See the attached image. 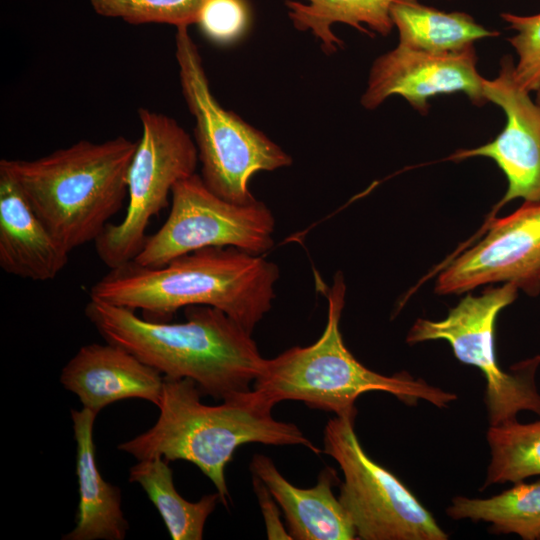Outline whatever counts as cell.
<instances>
[{
  "mask_svg": "<svg viewBox=\"0 0 540 540\" xmlns=\"http://www.w3.org/2000/svg\"><path fill=\"white\" fill-rule=\"evenodd\" d=\"M129 482L142 487L173 540L203 538L206 520L220 500L218 492L197 502L185 500L176 490L173 471L163 457L138 460L129 470Z\"/></svg>",
  "mask_w": 540,
  "mask_h": 540,
  "instance_id": "ffe728a7",
  "label": "cell"
},
{
  "mask_svg": "<svg viewBox=\"0 0 540 540\" xmlns=\"http://www.w3.org/2000/svg\"><path fill=\"white\" fill-rule=\"evenodd\" d=\"M476 65L473 44L447 53L398 44L373 62L361 104L372 110L389 96L400 95L414 109L426 114L431 97L461 92L481 106L487 102L483 90L485 78L478 73Z\"/></svg>",
  "mask_w": 540,
  "mask_h": 540,
  "instance_id": "4fadbf2b",
  "label": "cell"
},
{
  "mask_svg": "<svg viewBox=\"0 0 540 540\" xmlns=\"http://www.w3.org/2000/svg\"><path fill=\"white\" fill-rule=\"evenodd\" d=\"M356 416L330 419L323 452L339 465L338 499L360 540H446L433 515L391 471L365 452L354 430Z\"/></svg>",
  "mask_w": 540,
  "mask_h": 540,
  "instance_id": "ba28073f",
  "label": "cell"
},
{
  "mask_svg": "<svg viewBox=\"0 0 540 540\" xmlns=\"http://www.w3.org/2000/svg\"><path fill=\"white\" fill-rule=\"evenodd\" d=\"M175 57L182 96L194 118V137L201 162V178L219 197L235 203L255 200L251 177L292 164V157L262 131L213 95L198 46L188 27L176 29Z\"/></svg>",
  "mask_w": 540,
  "mask_h": 540,
  "instance_id": "8992f818",
  "label": "cell"
},
{
  "mask_svg": "<svg viewBox=\"0 0 540 540\" xmlns=\"http://www.w3.org/2000/svg\"><path fill=\"white\" fill-rule=\"evenodd\" d=\"M252 483L265 521L267 538L292 540V537L280 520L275 499L266 485L254 475Z\"/></svg>",
  "mask_w": 540,
  "mask_h": 540,
  "instance_id": "484cf974",
  "label": "cell"
},
{
  "mask_svg": "<svg viewBox=\"0 0 540 540\" xmlns=\"http://www.w3.org/2000/svg\"><path fill=\"white\" fill-rule=\"evenodd\" d=\"M536 102L540 105V88L536 91Z\"/></svg>",
  "mask_w": 540,
  "mask_h": 540,
  "instance_id": "4316f807",
  "label": "cell"
},
{
  "mask_svg": "<svg viewBox=\"0 0 540 540\" xmlns=\"http://www.w3.org/2000/svg\"><path fill=\"white\" fill-rule=\"evenodd\" d=\"M286 0L287 15L295 29L310 31L320 41L326 54L343 47V41L332 31L336 23L347 24L363 33L388 36L394 24L390 8L395 0Z\"/></svg>",
  "mask_w": 540,
  "mask_h": 540,
  "instance_id": "d6986e66",
  "label": "cell"
},
{
  "mask_svg": "<svg viewBox=\"0 0 540 540\" xmlns=\"http://www.w3.org/2000/svg\"><path fill=\"white\" fill-rule=\"evenodd\" d=\"M479 240L450 255L435 283L439 295L461 294L482 285L510 283L530 296L540 293V202L486 222Z\"/></svg>",
  "mask_w": 540,
  "mask_h": 540,
  "instance_id": "8fae6325",
  "label": "cell"
},
{
  "mask_svg": "<svg viewBox=\"0 0 540 540\" xmlns=\"http://www.w3.org/2000/svg\"><path fill=\"white\" fill-rule=\"evenodd\" d=\"M345 283L337 273L327 292L328 319L320 338L313 344L292 347L266 359L253 389L265 393L276 404L284 400L304 402L308 407L356 416L355 401L367 392L392 394L407 405L425 400L447 408L457 395L415 378L406 371L382 375L361 364L345 346L340 332Z\"/></svg>",
  "mask_w": 540,
  "mask_h": 540,
  "instance_id": "5b68a950",
  "label": "cell"
},
{
  "mask_svg": "<svg viewBox=\"0 0 540 540\" xmlns=\"http://www.w3.org/2000/svg\"><path fill=\"white\" fill-rule=\"evenodd\" d=\"M390 15L399 33L398 44L432 53L461 50L476 40L499 35L465 12H444L418 0H395Z\"/></svg>",
  "mask_w": 540,
  "mask_h": 540,
  "instance_id": "ac0fdd59",
  "label": "cell"
},
{
  "mask_svg": "<svg viewBox=\"0 0 540 540\" xmlns=\"http://www.w3.org/2000/svg\"><path fill=\"white\" fill-rule=\"evenodd\" d=\"M85 316L102 338L135 355L164 377L193 380L217 400L250 390L265 358L252 333L220 309L185 308L186 321H153L134 310L90 299Z\"/></svg>",
  "mask_w": 540,
  "mask_h": 540,
  "instance_id": "7a4b0ae2",
  "label": "cell"
},
{
  "mask_svg": "<svg viewBox=\"0 0 540 540\" xmlns=\"http://www.w3.org/2000/svg\"><path fill=\"white\" fill-rule=\"evenodd\" d=\"M250 469L283 510L292 539H357L348 514L332 491V486L339 480L334 469H323L318 475V482L311 488L291 484L273 461L263 454L252 457Z\"/></svg>",
  "mask_w": 540,
  "mask_h": 540,
  "instance_id": "2e32d148",
  "label": "cell"
},
{
  "mask_svg": "<svg viewBox=\"0 0 540 540\" xmlns=\"http://www.w3.org/2000/svg\"><path fill=\"white\" fill-rule=\"evenodd\" d=\"M486 437L491 459L481 490L540 475V417L530 423L489 426Z\"/></svg>",
  "mask_w": 540,
  "mask_h": 540,
  "instance_id": "7402d4cb",
  "label": "cell"
},
{
  "mask_svg": "<svg viewBox=\"0 0 540 540\" xmlns=\"http://www.w3.org/2000/svg\"><path fill=\"white\" fill-rule=\"evenodd\" d=\"M137 141L80 140L34 160L2 159L34 212L71 253L96 239L127 197Z\"/></svg>",
  "mask_w": 540,
  "mask_h": 540,
  "instance_id": "277c9868",
  "label": "cell"
},
{
  "mask_svg": "<svg viewBox=\"0 0 540 540\" xmlns=\"http://www.w3.org/2000/svg\"><path fill=\"white\" fill-rule=\"evenodd\" d=\"M63 387L98 414L106 406L138 398L158 406L164 376L118 345L82 346L60 373Z\"/></svg>",
  "mask_w": 540,
  "mask_h": 540,
  "instance_id": "5bb4252c",
  "label": "cell"
},
{
  "mask_svg": "<svg viewBox=\"0 0 540 540\" xmlns=\"http://www.w3.org/2000/svg\"><path fill=\"white\" fill-rule=\"evenodd\" d=\"M96 416L84 407L71 410L79 503L75 526L62 537L64 540H123L129 529L119 487L107 482L97 466L93 439Z\"/></svg>",
  "mask_w": 540,
  "mask_h": 540,
  "instance_id": "e0dca14e",
  "label": "cell"
},
{
  "mask_svg": "<svg viewBox=\"0 0 540 540\" xmlns=\"http://www.w3.org/2000/svg\"><path fill=\"white\" fill-rule=\"evenodd\" d=\"M171 197L166 221L147 236L133 260L141 266L160 267L209 247H235L262 255L273 246L275 219L262 201L229 202L212 192L197 173L177 182Z\"/></svg>",
  "mask_w": 540,
  "mask_h": 540,
  "instance_id": "30bf717a",
  "label": "cell"
},
{
  "mask_svg": "<svg viewBox=\"0 0 540 540\" xmlns=\"http://www.w3.org/2000/svg\"><path fill=\"white\" fill-rule=\"evenodd\" d=\"M518 291L510 283L489 285L479 296L465 295L444 319H417L406 336L410 345L445 340L460 362L483 373L489 426L516 421L521 411H531L540 417V392L536 384L540 356L518 362L509 371L501 369L496 357V320L501 310L516 300Z\"/></svg>",
  "mask_w": 540,
  "mask_h": 540,
  "instance_id": "52a82bcc",
  "label": "cell"
},
{
  "mask_svg": "<svg viewBox=\"0 0 540 540\" xmlns=\"http://www.w3.org/2000/svg\"><path fill=\"white\" fill-rule=\"evenodd\" d=\"M249 22L245 0H206L197 24L211 41L230 44L244 35Z\"/></svg>",
  "mask_w": 540,
  "mask_h": 540,
  "instance_id": "d4e9b609",
  "label": "cell"
},
{
  "mask_svg": "<svg viewBox=\"0 0 540 540\" xmlns=\"http://www.w3.org/2000/svg\"><path fill=\"white\" fill-rule=\"evenodd\" d=\"M70 252L51 234L23 192L0 168V267L32 281L54 279L67 265Z\"/></svg>",
  "mask_w": 540,
  "mask_h": 540,
  "instance_id": "9a60e30c",
  "label": "cell"
},
{
  "mask_svg": "<svg viewBox=\"0 0 540 540\" xmlns=\"http://www.w3.org/2000/svg\"><path fill=\"white\" fill-rule=\"evenodd\" d=\"M446 514L454 520L488 522L492 533L540 540V479L516 482L512 488L486 499L455 496Z\"/></svg>",
  "mask_w": 540,
  "mask_h": 540,
  "instance_id": "44dd1931",
  "label": "cell"
},
{
  "mask_svg": "<svg viewBox=\"0 0 540 540\" xmlns=\"http://www.w3.org/2000/svg\"><path fill=\"white\" fill-rule=\"evenodd\" d=\"M278 266L262 255L235 247L199 249L160 267L134 261L95 282L90 299L141 310L143 317L168 322L177 310L211 306L253 333L275 298Z\"/></svg>",
  "mask_w": 540,
  "mask_h": 540,
  "instance_id": "6da1fadb",
  "label": "cell"
},
{
  "mask_svg": "<svg viewBox=\"0 0 540 540\" xmlns=\"http://www.w3.org/2000/svg\"><path fill=\"white\" fill-rule=\"evenodd\" d=\"M201 396L193 380L164 377L157 421L117 449L137 460L163 457L194 464L214 484L225 506V468L242 444L302 445L321 453L295 424L274 419L276 403L260 390L230 395L213 406L202 403Z\"/></svg>",
  "mask_w": 540,
  "mask_h": 540,
  "instance_id": "3957f363",
  "label": "cell"
},
{
  "mask_svg": "<svg viewBox=\"0 0 540 540\" xmlns=\"http://www.w3.org/2000/svg\"><path fill=\"white\" fill-rule=\"evenodd\" d=\"M138 116L142 134L128 171L126 214L94 242L109 269L135 259L152 217L168 205L175 184L196 173L199 160L195 142L175 119L145 108L138 109Z\"/></svg>",
  "mask_w": 540,
  "mask_h": 540,
  "instance_id": "9c48e42d",
  "label": "cell"
},
{
  "mask_svg": "<svg viewBox=\"0 0 540 540\" xmlns=\"http://www.w3.org/2000/svg\"><path fill=\"white\" fill-rule=\"evenodd\" d=\"M501 17L516 32L508 39L518 55L515 79L526 91L536 92L540 88V13L522 16L504 12Z\"/></svg>",
  "mask_w": 540,
  "mask_h": 540,
  "instance_id": "cb8c5ba5",
  "label": "cell"
},
{
  "mask_svg": "<svg viewBox=\"0 0 540 540\" xmlns=\"http://www.w3.org/2000/svg\"><path fill=\"white\" fill-rule=\"evenodd\" d=\"M500 65L495 79H484L483 90L487 102H493L504 111L507 119L504 129L491 142L473 149H460L448 157L452 161L487 157L505 174L506 193L486 222L515 199L540 202V105L516 81L512 58L505 56Z\"/></svg>",
  "mask_w": 540,
  "mask_h": 540,
  "instance_id": "7c38bea8",
  "label": "cell"
},
{
  "mask_svg": "<svg viewBox=\"0 0 540 540\" xmlns=\"http://www.w3.org/2000/svg\"><path fill=\"white\" fill-rule=\"evenodd\" d=\"M98 15L133 25L168 24L177 28L197 24L206 0H89Z\"/></svg>",
  "mask_w": 540,
  "mask_h": 540,
  "instance_id": "603a6c76",
  "label": "cell"
}]
</instances>
